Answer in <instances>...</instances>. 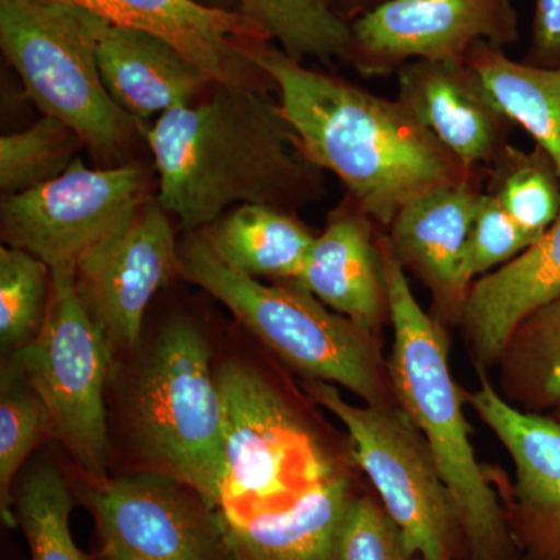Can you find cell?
<instances>
[{
	"mask_svg": "<svg viewBox=\"0 0 560 560\" xmlns=\"http://www.w3.org/2000/svg\"><path fill=\"white\" fill-rule=\"evenodd\" d=\"M213 86L206 101L176 106L142 127L162 208L195 232L232 206L296 213L319 201L323 171L305 156L279 101L267 90Z\"/></svg>",
	"mask_w": 560,
	"mask_h": 560,
	"instance_id": "1",
	"label": "cell"
},
{
	"mask_svg": "<svg viewBox=\"0 0 560 560\" xmlns=\"http://www.w3.org/2000/svg\"><path fill=\"white\" fill-rule=\"evenodd\" d=\"M249 58L278 91L305 156L337 175L348 197L383 230L408 202L486 168L453 156L399 98L305 68L264 44L250 47Z\"/></svg>",
	"mask_w": 560,
	"mask_h": 560,
	"instance_id": "2",
	"label": "cell"
},
{
	"mask_svg": "<svg viewBox=\"0 0 560 560\" xmlns=\"http://www.w3.org/2000/svg\"><path fill=\"white\" fill-rule=\"evenodd\" d=\"M377 248L394 329L388 361L394 396L425 438L451 489L470 560H521L508 515L475 456L442 324L420 307L386 232H378Z\"/></svg>",
	"mask_w": 560,
	"mask_h": 560,
	"instance_id": "3",
	"label": "cell"
},
{
	"mask_svg": "<svg viewBox=\"0 0 560 560\" xmlns=\"http://www.w3.org/2000/svg\"><path fill=\"white\" fill-rule=\"evenodd\" d=\"M180 276L208 291L305 378L340 385L371 407H396L381 340L316 300L293 280L265 285L234 270L205 232L179 243Z\"/></svg>",
	"mask_w": 560,
	"mask_h": 560,
	"instance_id": "4",
	"label": "cell"
},
{
	"mask_svg": "<svg viewBox=\"0 0 560 560\" xmlns=\"http://www.w3.org/2000/svg\"><path fill=\"white\" fill-rule=\"evenodd\" d=\"M0 47L28 98L44 116L75 132L98 167L132 162L142 125L106 90L79 9L44 0H0Z\"/></svg>",
	"mask_w": 560,
	"mask_h": 560,
	"instance_id": "5",
	"label": "cell"
},
{
	"mask_svg": "<svg viewBox=\"0 0 560 560\" xmlns=\"http://www.w3.org/2000/svg\"><path fill=\"white\" fill-rule=\"evenodd\" d=\"M136 441L154 469L223 504L224 405L210 349L189 319H173L150 350L132 405Z\"/></svg>",
	"mask_w": 560,
	"mask_h": 560,
	"instance_id": "6",
	"label": "cell"
},
{
	"mask_svg": "<svg viewBox=\"0 0 560 560\" xmlns=\"http://www.w3.org/2000/svg\"><path fill=\"white\" fill-rule=\"evenodd\" d=\"M304 389L348 429L350 448L383 508L419 560H460L467 551L458 506L425 438L396 407L349 404L331 383L305 378Z\"/></svg>",
	"mask_w": 560,
	"mask_h": 560,
	"instance_id": "7",
	"label": "cell"
},
{
	"mask_svg": "<svg viewBox=\"0 0 560 560\" xmlns=\"http://www.w3.org/2000/svg\"><path fill=\"white\" fill-rule=\"evenodd\" d=\"M110 349L105 330L81 300L75 278H62L51 279L49 308L39 334L13 353L14 363L49 411L51 434L92 485L106 480L105 386Z\"/></svg>",
	"mask_w": 560,
	"mask_h": 560,
	"instance_id": "8",
	"label": "cell"
},
{
	"mask_svg": "<svg viewBox=\"0 0 560 560\" xmlns=\"http://www.w3.org/2000/svg\"><path fill=\"white\" fill-rule=\"evenodd\" d=\"M151 173L138 161L92 168L79 158L60 178L2 197V241L43 260L51 279L75 278L81 260L156 198Z\"/></svg>",
	"mask_w": 560,
	"mask_h": 560,
	"instance_id": "9",
	"label": "cell"
},
{
	"mask_svg": "<svg viewBox=\"0 0 560 560\" xmlns=\"http://www.w3.org/2000/svg\"><path fill=\"white\" fill-rule=\"evenodd\" d=\"M217 375L224 405V517L289 506L305 489L337 474L319 456L305 459L313 452H305L300 418L260 374L230 363Z\"/></svg>",
	"mask_w": 560,
	"mask_h": 560,
	"instance_id": "10",
	"label": "cell"
},
{
	"mask_svg": "<svg viewBox=\"0 0 560 560\" xmlns=\"http://www.w3.org/2000/svg\"><path fill=\"white\" fill-rule=\"evenodd\" d=\"M92 486L105 560H237L223 512L179 478L151 469Z\"/></svg>",
	"mask_w": 560,
	"mask_h": 560,
	"instance_id": "11",
	"label": "cell"
},
{
	"mask_svg": "<svg viewBox=\"0 0 560 560\" xmlns=\"http://www.w3.org/2000/svg\"><path fill=\"white\" fill-rule=\"evenodd\" d=\"M518 39L512 0H386L350 22L348 58L363 77H388L416 60H466L478 43Z\"/></svg>",
	"mask_w": 560,
	"mask_h": 560,
	"instance_id": "12",
	"label": "cell"
},
{
	"mask_svg": "<svg viewBox=\"0 0 560 560\" xmlns=\"http://www.w3.org/2000/svg\"><path fill=\"white\" fill-rule=\"evenodd\" d=\"M171 217L153 198L77 268V290L110 348H138L151 300L180 275Z\"/></svg>",
	"mask_w": 560,
	"mask_h": 560,
	"instance_id": "13",
	"label": "cell"
},
{
	"mask_svg": "<svg viewBox=\"0 0 560 560\" xmlns=\"http://www.w3.org/2000/svg\"><path fill=\"white\" fill-rule=\"evenodd\" d=\"M88 11L121 27L153 33L173 44L217 86L267 90L272 86L249 58L267 35L238 10L201 0H44Z\"/></svg>",
	"mask_w": 560,
	"mask_h": 560,
	"instance_id": "14",
	"label": "cell"
},
{
	"mask_svg": "<svg viewBox=\"0 0 560 560\" xmlns=\"http://www.w3.org/2000/svg\"><path fill=\"white\" fill-rule=\"evenodd\" d=\"M515 469L508 522L521 560H560V425L512 407L481 375L467 396Z\"/></svg>",
	"mask_w": 560,
	"mask_h": 560,
	"instance_id": "15",
	"label": "cell"
},
{
	"mask_svg": "<svg viewBox=\"0 0 560 560\" xmlns=\"http://www.w3.org/2000/svg\"><path fill=\"white\" fill-rule=\"evenodd\" d=\"M488 167L452 186L431 190L401 208L386 237L405 270L422 279L434 302V318L456 320L470 287L464 260Z\"/></svg>",
	"mask_w": 560,
	"mask_h": 560,
	"instance_id": "16",
	"label": "cell"
},
{
	"mask_svg": "<svg viewBox=\"0 0 560 560\" xmlns=\"http://www.w3.org/2000/svg\"><path fill=\"white\" fill-rule=\"evenodd\" d=\"M396 75L397 98L463 164L489 167L510 145L512 121L466 60H416Z\"/></svg>",
	"mask_w": 560,
	"mask_h": 560,
	"instance_id": "17",
	"label": "cell"
},
{
	"mask_svg": "<svg viewBox=\"0 0 560 560\" xmlns=\"http://www.w3.org/2000/svg\"><path fill=\"white\" fill-rule=\"evenodd\" d=\"M80 11L94 40L106 90L142 127L176 106L194 103L205 88L213 86L201 69L161 36Z\"/></svg>",
	"mask_w": 560,
	"mask_h": 560,
	"instance_id": "18",
	"label": "cell"
},
{
	"mask_svg": "<svg viewBox=\"0 0 560 560\" xmlns=\"http://www.w3.org/2000/svg\"><path fill=\"white\" fill-rule=\"evenodd\" d=\"M375 228L359 205L346 198L316 235L293 282L381 340L389 307Z\"/></svg>",
	"mask_w": 560,
	"mask_h": 560,
	"instance_id": "19",
	"label": "cell"
},
{
	"mask_svg": "<svg viewBox=\"0 0 560 560\" xmlns=\"http://www.w3.org/2000/svg\"><path fill=\"white\" fill-rule=\"evenodd\" d=\"M559 294L560 217L521 256L471 283L459 324L478 370L497 366L515 326Z\"/></svg>",
	"mask_w": 560,
	"mask_h": 560,
	"instance_id": "20",
	"label": "cell"
},
{
	"mask_svg": "<svg viewBox=\"0 0 560 560\" xmlns=\"http://www.w3.org/2000/svg\"><path fill=\"white\" fill-rule=\"evenodd\" d=\"M353 493L349 477L335 474L289 506L230 518L228 536L237 560H341V534Z\"/></svg>",
	"mask_w": 560,
	"mask_h": 560,
	"instance_id": "21",
	"label": "cell"
},
{
	"mask_svg": "<svg viewBox=\"0 0 560 560\" xmlns=\"http://www.w3.org/2000/svg\"><path fill=\"white\" fill-rule=\"evenodd\" d=\"M201 231L234 270L282 282L300 276L316 238L296 213L261 205L237 206Z\"/></svg>",
	"mask_w": 560,
	"mask_h": 560,
	"instance_id": "22",
	"label": "cell"
},
{
	"mask_svg": "<svg viewBox=\"0 0 560 560\" xmlns=\"http://www.w3.org/2000/svg\"><path fill=\"white\" fill-rule=\"evenodd\" d=\"M466 61L501 113L536 140L560 175V68L512 60L489 43L474 46Z\"/></svg>",
	"mask_w": 560,
	"mask_h": 560,
	"instance_id": "23",
	"label": "cell"
},
{
	"mask_svg": "<svg viewBox=\"0 0 560 560\" xmlns=\"http://www.w3.org/2000/svg\"><path fill=\"white\" fill-rule=\"evenodd\" d=\"M499 394L512 407L550 415L560 407V294L526 315L501 352Z\"/></svg>",
	"mask_w": 560,
	"mask_h": 560,
	"instance_id": "24",
	"label": "cell"
},
{
	"mask_svg": "<svg viewBox=\"0 0 560 560\" xmlns=\"http://www.w3.org/2000/svg\"><path fill=\"white\" fill-rule=\"evenodd\" d=\"M238 11L293 60H346L350 24L329 0H235Z\"/></svg>",
	"mask_w": 560,
	"mask_h": 560,
	"instance_id": "25",
	"label": "cell"
},
{
	"mask_svg": "<svg viewBox=\"0 0 560 560\" xmlns=\"http://www.w3.org/2000/svg\"><path fill=\"white\" fill-rule=\"evenodd\" d=\"M485 190L534 241L560 217V175L540 147L525 151L510 143L489 165Z\"/></svg>",
	"mask_w": 560,
	"mask_h": 560,
	"instance_id": "26",
	"label": "cell"
},
{
	"mask_svg": "<svg viewBox=\"0 0 560 560\" xmlns=\"http://www.w3.org/2000/svg\"><path fill=\"white\" fill-rule=\"evenodd\" d=\"M72 493L51 466L38 467L13 492V514L24 533L32 560H90L70 533Z\"/></svg>",
	"mask_w": 560,
	"mask_h": 560,
	"instance_id": "27",
	"label": "cell"
},
{
	"mask_svg": "<svg viewBox=\"0 0 560 560\" xmlns=\"http://www.w3.org/2000/svg\"><path fill=\"white\" fill-rule=\"evenodd\" d=\"M84 145L79 136L54 117L0 139L2 197L25 194L60 178L79 160Z\"/></svg>",
	"mask_w": 560,
	"mask_h": 560,
	"instance_id": "28",
	"label": "cell"
},
{
	"mask_svg": "<svg viewBox=\"0 0 560 560\" xmlns=\"http://www.w3.org/2000/svg\"><path fill=\"white\" fill-rule=\"evenodd\" d=\"M49 433V411L14 363L3 371L0 393V515L9 528L18 526L13 514L14 477Z\"/></svg>",
	"mask_w": 560,
	"mask_h": 560,
	"instance_id": "29",
	"label": "cell"
},
{
	"mask_svg": "<svg viewBox=\"0 0 560 560\" xmlns=\"http://www.w3.org/2000/svg\"><path fill=\"white\" fill-rule=\"evenodd\" d=\"M50 268L24 249H0V345L18 352L35 340L46 319Z\"/></svg>",
	"mask_w": 560,
	"mask_h": 560,
	"instance_id": "30",
	"label": "cell"
},
{
	"mask_svg": "<svg viewBox=\"0 0 560 560\" xmlns=\"http://www.w3.org/2000/svg\"><path fill=\"white\" fill-rule=\"evenodd\" d=\"M534 242L492 195L482 191L471 221L464 280L471 287L475 280L521 256Z\"/></svg>",
	"mask_w": 560,
	"mask_h": 560,
	"instance_id": "31",
	"label": "cell"
},
{
	"mask_svg": "<svg viewBox=\"0 0 560 560\" xmlns=\"http://www.w3.org/2000/svg\"><path fill=\"white\" fill-rule=\"evenodd\" d=\"M341 560H415L399 526L370 497H353L341 534Z\"/></svg>",
	"mask_w": 560,
	"mask_h": 560,
	"instance_id": "32",
	"label": "cell"
},
{
	"mask_svg": "<svg viewBox=\"0 0 560 560\" xmlns=\"http://www.w3.org/2000/svg\"><path fill=\"white\" fill-rule=\"evenodd\" d=\"M525 62L539 68H560V0H536Z\"/></svg>",
	"mask_w": 560,
	"mask_h": 560,
	"instance_id": "33",
	"label": "cell"
},
{
	"mask_svg": "<svg viewBox=\"0 0 560 560\" xmlns=\"http://www.w3.org/2000/svg\"><path fill=\"white\" fill-rule=\"evenodd\" d=\"M330 5L340 7V9L348 10L349 14H357L355 18H359L360 14L366 13L368 10L374 9V7L381 5V3L386 2V0H329ZM353 18V20H355Z\"/></svg>",
	"mask_w": 560,
	"mask_h": 560,
	"instance_id": "34",
	"label": "cell"
},
{
	"mask_svg": "<svg viewBox=\"0 0 560 560\" xmlns=\"http://www.w3.org/2000/svg\"><path fill=\"white\" fill-rule=\"evenodd\" d=\"M547 416H550V418L555 419L556 422H558L560 425V407L558 408V410H555V411L550 412V415H547Z\"/></svg>",
	"mask_w": 560,
	"mask_h": 560,
	"instance_id": "35",
	"label": "cell"
},
{
	"mask_svg": "<svg viewBox=\"0 0 560 560\" xmlns=\"http://www.w3.org/2000/svg\"><path fill=\"white\" fill-rule=\"evenodd\" d=\"M201 2L209 3V5L219 7V5H217L215 2H230V0H201ZM231 2L235 3V0H231Z\"/></svg>",
	"mask_w": 560,
	"mask_h": 560,
	"instance_id": "36",
	"label": "cell"
}]
</instances>
